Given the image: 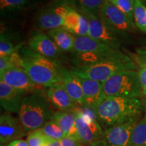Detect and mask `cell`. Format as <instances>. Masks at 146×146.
I'll use <instances>...</instances> for the list:
<instances>
[{
  "instance_id": "6da1fadb",
  "label": "cell",
  "mask_w": 146,
  "mask_h": 146,
  "mask_svg": "<svg viewBox=\"0 0 146 146\" xmlns=\"http://www.w3.org/2000/svg\"><path fill=\"white\" fill-rule=\"evenodd\" d=\"M143 105L137 98L106 97L96 110L97 120L105 129L115 125L139 120Z\"/></svg>"
},
{
  "instance_id": "7a4b0ae2",
  "label": "cell",
  "mask_w": 146,
  "mask_h": 146,
  "mask_svg": "<svg viewBox=\"0 0 146 146\" xmlns=\"http://www.w3.org/2000/svg\"><path fill=\"white\" fill-rule=\"evenodd\" d=\"M19 53L21 66L36 85L49 87L62 81V68L56 61L36 54L28 47H22Z\"/></svg>"
},
{
  "instance_id": "3957f363",
  "label": "cell",
  "mask_w": 146,
  "mask_h": 146,
  "mask_svg": "<svg viewBox=\"0 0 146 146\" xmlns=\"http://www.w3.org/2000/svg\"><path fill=\"white\" fill-rule=\"evenodd\" d=\"M136 63L119 50L108 57L88 65L78 66L72 72L82 78L104 83L116 73L124 70H136Z\"/></svg>"
},
{
  "instance_id": "277c9868",
  "label": "cell",
  "mask_w": 146,
  "mask_h": 146,
  "mask_svg": "<svg viewBox=\"0 0 146 146\" xmlns=\"http://www.w3.org/2000/svg\"><path fill=\"white\" fill-rule=\"evenodd\" d=\"M53 115L48 99L39 91L25 96L18 112L19 119L27 133L41 129L52 120Z\"/></svg>"
},
{
  "instance_id": "5b68a950",
  "label": "cell",
  "mask_w": 146,
  "mask_h": 146,
  "mask_svg": "<svg viewBox=\"0 0 146 146\" xmlns=\"http://www.w3.org/2000/svg\"><path fill=\"white\" fill-rule=\"evenodd\" d=\"M102 85L106 97L137 98L142 96V87L136 70L120 71Z\"/></svg>"
},
{
  "instance_id": "8992f818",
  "label": "cell",
  "mask_w": 146,
  "mask_h": 146,
  "mask_svg": "<svg viewBox=\"0 0 146 146\" xmlns=\"http://www.w3.org/2000/svg\"><path fill=\"white\" fill-rule=\"evenodd\" d=\"M118 51V47L104 44L89 36H75L73 52L76 54L78 61L81 62L80 66L96 63Z\"/></svg>"
},
{
  "instance_id": "52a82bcc",
  "label": "cell",
  "mask_w": 146,
  "mask_h": 146,
  "mask_svg": "<svg viewBox=\"0 0 146 146\" xmlns=\"http://www.w3.org/2000/svg\"><path fill=\"white\" fill-rule=\"evenodd\" d=\"M74 110L76 113V129L78 139L85 146L104 140V131L97 120L96 111L83 106Z\"/></svg>"
},
{
  "instance_id": "ba28073f",
  "label": "cell",
  "mask_w": 146,
  "mask_h": 146,
  "mask_svg": "<svg viewBox=\"0 0 146 146\" xmlns=\"http://www.w3.org/2000/svg\"><path fill=\"white\" fill-rule=\"evenodd\" d=\"M99 16L116 34L127 33L134 29V22L112 4L110 0H106Z\"/></svg>"
},
{
  "instance_id": "9c48e42d",
  "label": "cell",
  "mask_w": 146,
  "mask_h": 146,
  "mask_svg": "<svg viewBox=\"0 0 146 146\" xmlns=\"http://www.w3.org/2000/svg\"><path fill=\"white\" fill-rule=\"evenodd\" d=\"M0 81L25 92L39 91L41 86L36 85L23 67H14L0 72Z\"/></svg>"
},
{
  "instance_id": "30bf717a",
  "label": "cell",
  "mask_w": 146,
  "mask_h": 146,
  "mask_svg": "<svg viewBox=\"0 0 146 146\" xmlns=\"http://www.w3.org/2000/svg\"><path fill=\"white\" fill-rule=\"evenodd\" d=\"M70 8L66 4H58L42 10L36 20L38 27L46 31L63 27L66 16Z\"/></svg>"
},
{
  "instance_id": "8fae6325",
  "label": "cell",
  "mask_w": 146,
  "mask_h": 146,
  "mask_svg": "<svg viewBox=\"0 0 146 146\" xmlns=\"http://www.w3.org/2000/svg\"><path fill=\"white\" fill-rule=\"evenodd\" d=\"M138 120L108 128L104 131V141L108 146H129L131 135Z\"/></svg>"
},
{
  "instance_id": "7c38bea8",
  "label": "cell",
  "mask_w": 146,
  "mask_h": 146,
  "mask_svg": "<svg viewBox=\"0 0 146 146\" xmlns=\"http://www.w3.org/2000/svg\"><path fill=\"white\" fill-rule=\"evenodd\" d=\"M27 133L19 118L14 117L8 112L1 115L0 142L1 145L20 139Z\"/></svg>"
},
{
  "instance_id": "4fadbf2b",
  "label": "cell",
  "mask_w": 146,
  "mask_h": 146,
  "mask_svg": "<svg viewBox=\"0 0 146 146\" xmlns=\"http://www.w3.org/2000/svg\"><path fill=\"white\" fill-rule=\"evenodd\" d=\"M89 23V36L96 41L110 46L118 47V41L116 34L104 22L100 16H86Z\"/></svg>"
},
{
  "instance_id": "5bb4252c",
  "label": "cell",
  "mask_w": 146,
  "mask_h": 146,
  "mask_svg": "<svg viewBox=\"0 0 146 146\" xmlns=\"http://www.w3.org/2000/svg\"><path fill=\"white\" fill-rule=\"evenodd\" d=\"M28 47L36 54L54 61L58 59L62 51L47 35L38 33L31 36L28 42Z\"/></svg>"
},
{
  "instance_id": "9a60e30c",
  "label": "cell",
  "mask_w": 146,
  "mask_h": 146,
  "mask_svg": "<svg viewBox=\"0 0 146 146\" xmlns=\"http://www.w3.org/2000/svg\"><path fill=\"white\" fill-rule=\"evenodd\" d=\"M26 92L18 90L0 81V104L8 112H18Z\"/></svg>"
},
{
  "instance_id": "2e32d148",
  "label": "cell",
  "mask_w": 146,
  "mask_h": 146,
  "mask_svg": "<svg viewBox=\"0 0 146 146\" xmlns=\"http://www.w3.org/2000/svg\"><path fill=\"white\" fill-rule=\"evenodd\" d=\"M84 96V106L96 111L106 98L102 83L88 78H81Z\"/></svg>"
},
{
  "instance_id": "e0dca14e",
  "label": "cell",
  "mask_w": 146,
  "mask_h": 146,
  "mask_svg": "<svg viewBox=\"0 0 146 146\" xmlns=\"http://www.w3.org/2000/svg\"><path fill=\"white\" fill-rule=\"evenodd\" d=\"M46 96L49 101L60 111H73L77 108V104L68 96L61 82L47 87Z\"/></svg>"
},
{
  "instance_id": "ac0fdd59",
  "label": "cell",
  "mask_w": 146,
  "mask_h": 146,
  "mask_svg": "<svg viewBox=\"0 0 146 146\" xmlns=\"http://www.w3.org/2000/svg\"><path fill=\"white\" fill-rule=\"evenodd\" d=\"M61 84L71 99L77 105L84 106V96L81 78L72 71L62 68Z\"/></svg>"
},
{
  "instance_id": "d6986e66",
  "label": "cell",
  "mask_w": 146,
  "mask_h": 146,
  "mask_svg": "<svg viewBox=\"0 0 146 146\" xmlns=\"http://www.w3.org/2000/svg\"><path fill=\"white\" fill-rule=\"evenodd\" d=\"M64 28L75 36H89V23L86 16L70 8L66 14Z\"/></svg>"
},
{
  "instance_id": "ffe728a7",
  "label": "cell",
  "mask_w": 146,
  "mask_h": 146,
  "mask_svg": "<svg viewBox=\"0 0 146 146\" xmlns=\"http://www.w3.org/2000/svg\"><path fill=\"white\" fill-rule=\"evenodd\" d=\"M52 120L56 122L62 129L66 137H74L78 139L76 129V113L74 110H59L54 112Z\"/></svg>"
},
{
  "instance_id": "44dd1931",
  "label": "cell",
  "mask_w": 146,
  "mask_h": 146,
  "mask_svg": "<svg viewBox=\"0 0 146 146\" xmlns=\"http://www.w3.org/2000/svg\"><path fill=\"white\" fill-rule=\"evenodd\" d=\"M47 35L54 41L62 52H70L74 50L75 36L64 27L48 31Z\"/></svg>"
},
{
  "instance_id": "7402d4cb",
  "label": "cell",
  "mask_w": 146,
  "mask_h": 146,
  "mask_svg": "<svg viewBox=\"0 0 146 146\" xmlns=\"http://www.w3.org/2000/svg\"><path fill=\"white\" fill-rule=\"evenodd\" d=\"M22 43H16L12 35L1 32L0 36V57L19 52L23 47Z\"/></svg>"
},
{
  "instance_id": "603a6c76",
  "label": "cell",
  "mask_w": 146,
  "mask_h": 146,
  "mask_svg": "<svg viewBox=\"0 0 146 146\" xmlns=\"http://www.w3.org/2000/svg\"><path fill=\"white\" fill-rule=\"evenodd\" d=\"M86 16H98L106 0H74Z\"/></svg>"
},
{
  "instance_id": "cb8c5ba5",
  "label": "cell",
  "mask_w": 146,
  "mask_h": 146,
  "mask_svg": "<svg viewBox=\"0 0 146 146\" xmlns=\"http://www.w3.org/2000/svg\"><path fill=\"white\" fill-rule=\"evenodd\" d=\"M34 0H0L1 14H11L19 12L28 6Z\"/></svg>"
},
{
  "instance_id": "d4e9b609",
  "label": "cell",
  "mask_w": 146,
  "mask_h": 146,
  "mask_svg": "<svg viewBox=\"0 0 146 146\" xmlns=\"http://www.w3.org/2000/svg\"><path fill=\"white\" fill-rule=\"evenodd\" d=\"M146 146V123L144 119L138 122L133 129L129 146Z\"/></svg>"
},
{
  "instance_id": "484cf974",
  "label": "cell",
  "mask_w": 146,
  "mask_h": 146,
  "mask_svg": "<svg viewBox=\"0 0 146 146\" xmlns=\"http://www.w3.org/2000/svg\"><path fill=\"white\" fill-rule=\"evenodd\" d=\"M134 21L136 26L146 34V8L139 0H135Z\"/></svg>"
},
{
  "instance_id": "4316f807",
  "label": "cell",
  "mask_w": 146,
  "mask_h": 146,
  "mask_svg": "<svg viewBox=\"0 0 146 146\" xmlns=\"http://www.w3.org/2000/svg\"><path fill=\"white\" fill-rule=\"evenodd\" d=\"M40 130L43 134L52 139L60 141L66 137L62 129L53 120L47 122Z\"/></svg>"
},
{
  "instance_id": "83f0119b",
  "label": "cell",
  "mask_w": 146,
  "mask_h": 146,
  "mask_svg": "<svg viewBox=\"0 0 146 146\" xmlns=\"http://www.w3.org/2000/svg\"><path fill=\"white\" fill-rule=\"evenodd\" d=\"M22 59L19 52L0 57V72L6 69L21 66Z\"/></svg>"
},
{
  "instance_id": "f1b7e54d",
  "label": "cell",
  "mask_w": 146,
  "mask_h": 146,
  "mask_svg": "<svg viewBox=\"0 0 146 146\" xmlns=\"http://www.w3.org/2000/svg\"><path fill=\"white\" fill-rule=\"evenodd\" d=\"M110 1L121 10L131 21H134L135 0H110Z\"/></svg>"
},
{
  "instance_id": "f546056e",
  "label": "cell",
  "mask_w": 146,
  "mask_h": 146,
  "mask_svg": "<svg viewBox=\"0 0 146 146\" xmlns=\"http://www.w3.org/2000/svg\"><path fill=\"white\" fill-rule=\"evenodd\" d=\"M29 133V135L27 138L29 146H45V144L51 139L43 134L40 129Z\"/></svg>"
},
{
  "instance_id": "4dcf8cb0",
  "label": "cell",
  "mask_w": 146,
  "mask_h": 146,
  "mask_svg": "<svg viewBox=\"0 0 146 146\" xmlns=\"http://www.w3.org/2000/svg\"><path fill=\"white\" fill-rule=\"evenodd\" d=\"M61 146H85L77 138L66 136L60 140Z\"/></svg>"
},
{
  "instance_id": "1f68e13d",
  "label": "cell",
  "mask_w": 146,
  "mask_h": 146,
  "mask_svg": "<svg viewBox=\"0 0 146 146\" xmlns=\"http://www.w3.org/2000/svg\"><path fill=\"white\" fill-rule=\"evenodd\" d=\"M138 55H133L132 59L140 67H146V50L140 51Z\"/></svg>"
},
{
  "instance_id": "d6a6232c",
  "label": "cell",
  "mask_w": 146,
  "mask_h": 146,
  "mask_svg": "<svg viewBox=\"0 0 146 146\" xmlns=\"http://www.w3.org/2000/svg\"><path fill=\"white\" fill-rule=\"evenodd\" d=\"M138 72V76H139V79L140 84H141V87H146V67L143 66L140 67V68L137 71Z\"/></svg>"
},
{
  "instance_id": "836d02e7",
  "label": "cell",
  "mask_w": 146,
  "mask_h": 146,
  "mask_svg": "<svg viewBox=\"0 0 146 146\" xmlns=\"http://www.w3.org/2000/svg\"><path fill=\"white\" fill-rule=\"evenodd\" d=\"M7 146H29V144L25 140L18 139L10 142Z\"/></svg>"
},
{
  "instance_id": "e575fe53",
  "label": "cell",
  "mask_w": 146,
  "mask_h": 146,
  "mask_svg": "<svg viewBox=\"0 0 146 146\" xmlns=\"http://www.w3.org/2000/svg\"><path fill=\"white\" fill-rule=\"evenodd\" d=\"M45 146H61V143H60V141L59 140L51 139L50 141L45 144Z\"/></svg>"
},
{
  "instance_id": "d590c367",
  "label": "cell",
  "mask_w": 146,
  "mask_h": 146,
  "mask_svg": "<svg viewBox=\"0 0 146 146\" xmlns=\"http://www.w3.org/2000/svg\"><path fill=\"white\" fill-rule=\"evenodd\" d=\"M89 146H108V145L104 140H102V141H99L98 142H96V143L91 144V145Z\"/></svg>"
},
{
  "instance_id": "8d00e7d4",
  "label": "cell",
  "mask_w": 146,
  "mask_h": 146,
  "mask_svg": "<svg viewBox=\"0 0 146 146\" xmlns=\"http://www.w3.org/2000/svg\"><path fill=\"white\" fill-rule=\"evenodd\" d=\"M142 96L146 98V87L142 88Z\"/></svg>"
},
{
  "instance_id": "74e56055",
  "label": "cell",
  "mask_w": 146,
  "mask_h": 146,
  "mask_svg": "<svg viewBox=\"0 0 146 146\" xmlns=\"http://www.w3.org/2000/svg\"><path fill=\"white\" fill-rule=\"evenodd\" d=\"M145 117H144V120H145V123H146V100H145Z\"/></svg>"
},
{
  "instance_id": "f35d334b",
  "label": "cell",
  "mask_w": 146,
  "mask_h": 146,
  "mask_svg": "<svg viewBox=\"0 0 146 146\" xmlns=\"http://www.w3.org/2000/svg\"><path fill=\"white\" fill-rule=\"evenodd\" d=\"M139 1H141V2H142V3H143V2H146V0H139Z\"/></svg>"
},
{
  "instance_id": "ab89813d",
  "label": "cell",
  "mask_w": 146,
  "mask_h": 146,
  "mask_svg": "<svg viewBox=\"0 0 146 146\" xmlns=\"http://www.w3.org/2000/svg\"><path fill=\"white\" fill-rule=\"evenodd\" d=\"M132 146H143V145H132Z\"/></svg>"
}]
</instances>
